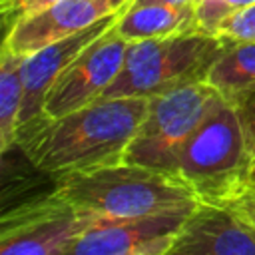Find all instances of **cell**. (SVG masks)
Here are the masks:
<instances>
[{
  "mask_svg": "<svg viewBox=\"0 0 255 255\" xmlns=\"http://www.w3.org/2000/svg\"><path fill=\"white\" fill-rule=\"evenodd\" d=\"M133 4H167V6H193L195 0H129L128 6Z\"/></svg>",
  "mask_w": 255,
  "mask_h": 255,
  "instance_id": "ffe728a7",
  "label": "cell"
},
{
  "mask_svg": "<svg viewBox=\"0 0 255 255\" xmlns=\"http://www.w3.org/2000/svg\"><path fill=\"white\" fill-rule=\"evenodd\" d=\"M24 56L10 52L6 46L0 50V149L2 153L16 147L20 112L24 102L22 80Z\"/></svg>",
  "mask_w": 255,
  "mask_h": 255,
  "instance_id": "5bb4252c",
  "label": "cell"
},
{
  "mask_svg": "<svg viewBox=\"0 0 255 255\" xmlns=\"http://www.w3.org/2000/svg\"><path fill=\"white\" fill-rule=\"evenodd\" d=\"M227 44L199 30L129 42L122 72L102 98H151L191 82H205Z\"/></svg>",
  "mask_w": 255,
  "mask_h": 255,
  "instance_id": "277c9868",
  "label": "cell"
},
{
  "mask_svg": "<svg viewBox=\"0 0 255 255\" xmlns=\"http://www.w3.org/2000/svg\"><path fill=\"white\" fill-rule=\"evenodd\" d=\"M227 42H253L255 40V4L233 14L217 32Z\"/></svg>",
  "mask_w": 255,
  "mask_h": 255,
  "instance_id": "2e32d148",
  "label": "cell"
},
{
  "mask_svg": "<svg viewBox=\"0 0 255 255\" xmlns=\"http://www.w3.org/2000/svg\"><path fill=\"white\" fill-rule=\"evenodd\" d=\"M249 187H255V155H253V165H251V173H249Z\"/></svg>",
  "mask_w": 255,
  "mask_h": 255,
  "instance_id": "7402d4cb",
  "label": "cell"
},
{
  "mask_svg": "<svg viewBox=\"0 0 255 255\" xmlns=\"http://www.w3.org/2000/svg\"><path fill=\"white\" fill-rule=\"evenodd\" d=\"M255 0H197L195 2V18L197 30L205 34H215L233 14L253 6Z\"/></svg>",
  "mask_w": 255,
  "mask_h": 255,
  "instance_id": "9a60e30c",
  "label": "cell"
},
{
  "mask_svg": "<svg viewBox=\"0 0 255 255\" xmlns=\"http://www.w3.org/2000/svg\"><path fill=\"white\" fill-rule=\"evenodd\" d=\"M193 207L129 219L102 217L80 233L64 255H131L139 251L163 255Z\"/></svg>",
  "mask_w": 255,
  "mask_h": 255,
  "instance_id": "ba28073f",
  "label": "cell"
},
{
  "mask_svg": "<svg viewBox=\"0 0 255 255\" xmlns=\"http://www.w3.org/2000/svg\"><path fill=\"white\" fill-rule=\"evenodd\" d=\"M163 255H255V225L229 203L199 201Z\"/></svg>",
  "mask_w": 255,
  "mask_h": 255,
  "instance_id": "9c48e42d",
  "label": "cell"
},
{
  "mask_svg": "<svg viewBox=\"0 0 255 255\" xmlns=\"http://www.w3.org/2000/svg\"><path fill=\"white\" fill-rule=\"evenodd\" d=\"M128 44L112 26L86 46L50 88L44 102V120L66 116L100 100L122 72Z\"/></svg>",
  "mask_w": 255,
  "mask_h": 255,
  "instance_id": "52a82bcc",
  "label": "cell"
},
{
  "mask_svg": "<svg viewBox=\"0 0 255 255\" xmlns=\"http://www.w3.org/2000/svg\"><path fill=\"white\" fill-rule=\"evenodd\" d=\"M102 215L82 211L54 189L12 209L0 219V255H64L70 243Z\"/></svg>",
  "mask_w": 255,
  "mask_h": 255,
  "instance_id": "8992f818",
  "label": "cell"
},
{
  "mask_svg": "<svg viewBox=\"0 0 255 255\" xmlns=\"http://www.w3.org/2000/svg\"><path fill=\"white\" fill-rule=\"evenodd\" d=\"M225 203L235 207L239 213H243L255 225V187H245L239 195H235L233 199H229Z\"/></svg>",
  "mask_w": 255,
  "mask_h": 255,
  "instance_id": "d6986e66",
  "label": "cell"
},
{
  "mask_svg": "<svg viewBox=\"0 0 255 255\" xmlns=\"http://www.w3.org/2000/svg\"><path fill=\"white\" fill-rule=\"evenodd\" d=\"M205 82L227 100L255 90V40L229 42L209 68Z\"/></svg>",
  "mask_w": 255,
  "mask_h": 255,
  "instance_id": "4fadbf2b",
  "label": "cell"
},
{
  "mask_svg": "<svg viewBox=\"0 0 255 255\" xmlns=\"http://www.w3.org/2000/svg\"><path fill=\"white\" fill-rule=\"evenodd\" d=\"M58 2H62V0H0L4 32H8L16 22L24 20L26 16L42 12V10H46Z\"/></svg>",
  "mask_w": 255,
  "mask_h": 255,
  "instance_id": "e0dca14e",
  "label": "cell"
},
{
  "mask_svg": "<svg viewBox=\"0 0 255 255\" xmlns=\"http://www.w3.org/2000/svg\"><path fill=\"white\" fill-rule=\"evenodd\" d=\"M108 2H110V6H112L116 12H122V10L129 4V0H108Z\"/></svg>",
  "mask_w": 255,
  "mask_h": 255,
  "instance_id": "44dd1931",
  "label": "cell"
},
{
  "mask_svg": "<svg viewBox=\"0 0 255 255\" xmlns=\"http://www.w3.org/2000/svg\"><path fill=\"white\" fill-rule=\"evenodd\" d=\"M195 2H197V0H195Z\"/></svg>",
  "mask_w": 255,
  "mask_h": 255,
  "instance_id": "cb8c5ba5",
  "label": "cell"
},
{
  "mask_svg": "<svg viewBox=\"0 0 255 255\" xmlns=\"http://www.w3.org/2000/svg\"><path fill=\"white\" fill-rule=\"evenodd\" d=\"M120 12L110 14L96 24L84 28L82 32L64 38L60 42H54L30 56H24L22 62V80H24V102H22V112H20V124H18V141L38 129L46 120H44V102L58 80V76L64 72V68L86 48L90 46L96 38L106 34L112 26H116Z\"/></svg>",
  "mask_w": 255,
  "mask_h": 255,
  "instance_id": "30bf717a",
  "label": "cell"
},
{
  "mask_svg": "<svg viewBox=\"0 0 255 255\" xmlns=\"http://www.w3.org/2000/svg\"><path fill=\"white\" fill-rule=\"evenodd\" d=\"M217 96L207 82H191L147 98L145 116L126 149L124 161L179 177L181 149L209 114Z\"/></svg>",
  "mask_w": 255,
  "mask_h": 255,
  "instance_id": "5b68a950",
  "label": "cell"
},
{
  "mask_svg": "<svg viewBox=\"0 0 255 255\" xmlns=\"http://www.w3.org/2000/svg\"><path fill=\"white\" fill-rule=\"evenodd\" d=\"M120 36L128 42L167 38L197 30L195 4L167 6V4H133L126 6L116 22Z\"/></svg>",
  "mask_w": 255,
  "mask_h": 255,
  "instance_id": "7c38bea8",
  "label": "cell"
},
{
  "mask_svg": "<svg viewBox=\"0 0 255 255\" xmlns=\"http://www.w3.org/2000/svg\"><path fill=\"white\" fill-rule=\"evenodd\" d=\"M110 14H116V10L108 0H62L16 22L4 32L2 46L18 56H30L54 42L82 32Z\"/></svg>",
  "mask_w": 255,
  "mask_h": 255,
  "instance_id": "8fae6325",
  "label": "cell"
},
{
  "mask_svg": "<svg viewBox=\"0 0 255 255\" xmlns=\"http://www.w3.org/2000/svg\"><path fill=\"white\" fill-rule=\"evenodd\" d=\"M253 147L235 104L221 94L185 141L177 175L199 201L225 203L249 187Z\"/></svg>",
  "mask_w": 255,
  "mask_h": 255,
  "instance_id": "3957f363",
  "label": "cell"
},
{
  "mask_svg": "<svg viewBox=\"0 0 255 255\" xmlns=\"http://www.w3.org/2000/svg\"><path fill=\"white\" fill-rule=\"evenodd\" d=\"M54 191L74 207L102 217H147L199 203L179 179L137 163L118 161L54 179Z\"/></svg>",
  "mask_w": 255,
  "mask_h": 255,
  "instance_id": "7a4b0ae2",
  "label": "cell"
},
{
  "mask_svg": "<svg viewBox=\"0 0 255 255\" xmlns=\"http://www.w3.org/2000/svg\"><path fill=\"white\" fill-rule=\"evenodd\" d=\"M131 255H155V253H149V251H139V253H131Z\"/></svg>",
  "mask_w": 255,
  "mask_h": 255,
  "instance_id": "603a6c76",
  "label": "cell"
},
{
  "mask_svg": "<svg viewBox=\"0 0 255 255\" xmlns=\"http://www.w3.org/2000/svg\"><path fill=\"white\" fill-rule=\"evenodd\" d=\"M239 112V118L245 126V131H247V137H249V143L253 147V155H255V90L231 100Z\"/></svg>",
  "mask_w": 255,
  "mask_h": 255,
  "instance_id": "ac0fdd59",
  "label": "cell"
},
{
  "mask_svg": "<svg viewBox=\"0 0 255 255\" xmlns=\"http://www.w3.org/2000/svg\"><path fill=\"white\" fill-rule=\"evenodd\" d=\"M147 110V98H100L76 112L46 120L16 147L30 163L60 179L124 161Z\"/></svg>",
  "mask_w": 255,
  "mask_h": 255,
  "instance_id": "6da1fadb",
  "label": "cell"
}]
</instances>
